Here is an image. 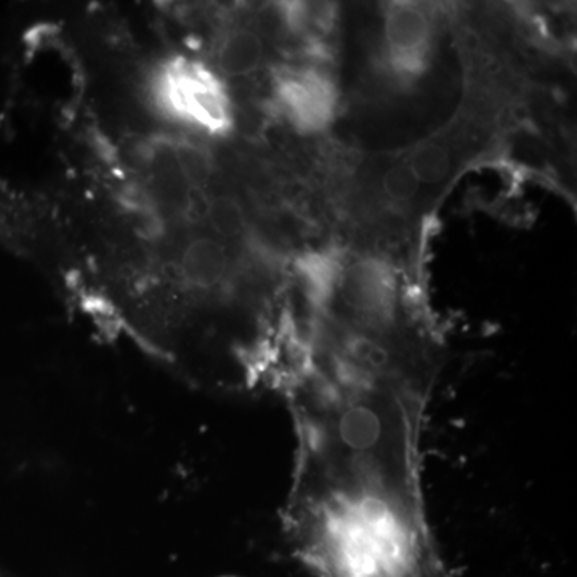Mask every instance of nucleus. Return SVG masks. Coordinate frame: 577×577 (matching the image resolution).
<instances>
[{
    "mask_svg": "<svg viewBox=\"0 0 577 577\" xmlns=\"http://www.w3.org/2000/svg\"><path fill=\"white\" fill-rule=\"evenodd\" d=\"M210 223L226 238H238L246 231V214L236 199L220 196L210 202Z\"/></svg>",
    "mask_w": 577,
    "mask_h": 577,
    "instance_id": "nucleus-7",
    "label": "nucleus"
},
{
    "mask_svg": "<svg viewBox=\"0 0 577 577\" xmlns=\"http://www.w3.org/2000/svg\"><path fill=\"white\" fill-rule=\"evenodd\" d=\"M324 350H334V348H321V350H318V352L315 353V355H313V358H315L316 355H319V353L324 352ZM334 352H337V350H334ZM340 353V352H339ZM343 355V353H342ZM347 356V355H345ZM313 358H311V360H313ZM348 358H350V356H348ZM358 361V360H356ZM311 363V361H310ZM308 363V364H310ZM363 363H368V361H363ZM395 363H428V364H433V366H436L435 363H432V361H422V360H414V361H395ZM377 364H388V363H377ZM307 369V368H305ZM305 369H303V371H305Z\"/></svg>",
    "mask_w": 577,
    "mask_h": 577,
    "instance_id": "nucleus-8",
    "label": "nucleus"
},
{
    "mask_svg": "<svg viewBox=\"0 0 577 577\" xmlns=\"http://www.w3.org/2000/svg\"><path fill=\"white\" fill-rule=\"evenodd\" d=\"M401 159L427 199L430 191L446 185L456 172L459 162L456 140L452 142L449 135H433L411 151H406Z\"/></svg>",
    "mask_w": 577,
    "mask_h": 577,
    "instance_id": "nucleus-4",
    "label": "nucleus"
},
{
    "mask_svg": "<svg viewBox=\"0 0 577 577\" xmlns=\"http://www.w3.org/2000/svg\"><path fill=\"white\" fill-rule=\"evenodd\" d=\"M153 97L170 119L212 137L230 134L235 126L226 85L201 61L185 57L166 61L154 76Z\"/></svg>",
    "mask_w": 577,
    "mask_h": 577,
    "instance_id": "nucleus-2",
    "label": "nucleus"
},
{
    "mask_svg": "<svg viewBox=\"0 0 577 577\" xmlns=\"http://www.w3.org/2000/svg\"><path fill=\"white\" fill-rule=\"evenodd\" d=\"M217 60L226 76H249L262 63V37L249 28L231 29L218 45Z\"/></svg>",
    "mask_w": 577,
    "mask_h": 577,
    "instance_id": "nucleus-6",
    "label": "nucleus"
},
{
    "mask_svg": "<svg viewBox=\"0 0 577 577\" xmlns=\"http://www.w3.org/2000/svg\"><path fill=\"white\" fill-rule=\"evenodd\" d=\"M275 98L279 109L303 135L329 129L340 108L339 87L316 66H286L276 71Z\"/></svg>",
    "mask_w": 577,
    "mask_h": 577,
    "instance_id": "nucleus-3",
    "label": "nucleus"
},
{
    "mask_svg": "<svg viewBox=\"0 0 577 577\" xmlns=\"http://www.w3.org/2000/svg\"><path fill=\"white\" fill-rule=\"evenodd\" d=\"M440 36L435 9L416 2L382 7L379 44L372 53V76L388 93H406L433 66Z\"/></svg>",
    "mask_w": 577,
    "mask_h": 577,
    "instance_id": "nucleus-1",
    "label": "nucleus"
},
{
    "mask_svg": "<svg viewBox=\"0 0 577 577\" xmlns=\"http://www.w3.org/2000/svg\"><path fill=\"white\" fill-rule=\"evenodd\" d=\"M180 273L186 286L210 292L222 287L230 273V257L225 246L212 238H198L185 247Z\"/></svg>",
    "mask_w": 577,
    "mask_h": 577,
    "instance_id": "nucleus-5",
    "label": "nucleus"
}]
</instances>
